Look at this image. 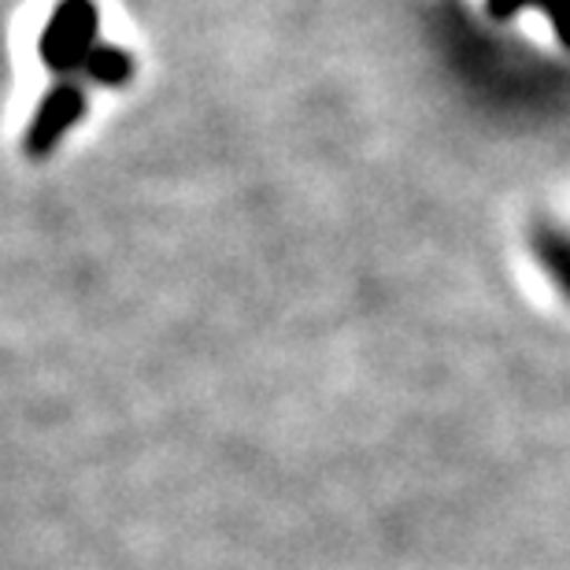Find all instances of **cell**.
Returning a JSON list of instances; mask_svg holds the SVG:
<instances>
[{
  "instance_id": "cell-3",
  "label": "cell",
  "mask_w": 570,
  "mask_h": 570,
  "mask_svg": "<svg viewBox=\"0 0 570 570\" xmlns=\"http://www.w3.org/2000/svg\"><path fill=\"white\" fill-rule=\"evenodd\" d=\"M86 78H94L100 86H127L134 75V56L116 45H97V52L86 60Z\"/></svg>"
},
{
  "instance_id": "cell-4",
  "label": "cell",
  "mask_w": 570,
  "mask_h": 570,
  "mask_svg": "<svg viewBox=\"0 0 570 570\" xmlns=\"http://www.w3.org/2000/svg\"><path fill=\"white\" fill-rule=\"evenodd\" d=\"M538 253L544 259V267L556 275V282L570 293V237L556 230H538Z\"/></svg>"
},
{
  "instance_id": "cell-1",
  "label": "cell",
  "mask_w": 570,
  "mask_h": 570,
  "mask_svg": "<svg viewBox=\"0 0 570 570\" xmlns=\"http://www.w3.org/2000/svg\"><path fill=\"white\" fill-rule=\"evenodd\" d=\"M97 27H100L97 0H60L38 41L41 63L56 75L82 71L89 56L97 52Z\"/></svg>"
},
{
  "instance_id": "cell-2",
  "label": "cell",
  "mask_w": 570,
  "mask_h": 570,
  "mask_svg": "<svg viewBox=\"0 0 570 570\" xmlns=\"http://www.w3.org/2000/svg\"><path fill=\"white\" fill-rule=\"evenodd\" d=\"M86 111V89L75 82V78H63L56 82L49 94L41 97L38 111H33L27 138H22V148H27L30 159H45L56 145L67 138V130L82 119Z\"/></svg>"
},
{
  "instance_id": "cell-5",
  "label": "cell",
  "mask_w": 570,
  "mask_h": 570,
  "mask_svg": "<svg viewBox=\"0 0 570 570\" xmlns=\"http://www.w3.org/2000/svg\"><path fill=\"white\" fill-rule=\"evenodd\" d=\"M541 8L549 11V19H552L556 33H560V41L570 49V0H544Z\"/></svg>"
}]
</instances>
